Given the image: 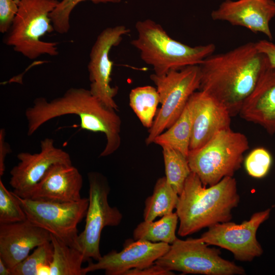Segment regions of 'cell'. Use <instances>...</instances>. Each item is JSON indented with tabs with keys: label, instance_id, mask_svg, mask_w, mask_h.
<instances>
[{
	"label": "cell",
	"instance_id": "cell-1",
	"mask_svg": "<svg viewBox=\"0 0 275 275\" xmlns=\"http://www.w3.org/2000/svg\"><path fill=\"white\" fill-rule=\"evenodd\" d=\"M213 54L199 65V90L212 96L233 117L239 114L243 102L270 65L266 56L252 42Z\"/></svg>",
	"mask_w": 275,
	"mask_h": 275
},
{
	"label": "cell",
	"instance_id": "cell-2",
	"mask_svg": "<svg viewBox=\"0 0 275 275\" xmlns=\"http://www.w3.org/2000/svg\"><path fill=\"white\" fill-rule=\"evenodd\" d=\"M75 115L81 129L105 134L106 143L100 157L113 154L121 145V120L116 110L108 107L94 96L90 90L71 88L59 97L50 101L43 97L36 98L26 109L27 134H33L42 125L54 118Z\"/></svg>",
	"mask_w": 275,
	"mask_h": 275
},
{
	"label": "cell",
	"instance_id": "cell-3",
	"mask_svg": "<svg viewBox=\"0 0 275 275\" xmlns=\"http://www.w3.org/2000/svg\"><path fill=\"white\" fill-rule=\"evenodd\" d=\"M240 202L237 182L226 177L217 183L203 185L199 177L191 172L179 195L176 212L179 226L178 234L186 236L217 223L230 221L232 211Z\"/></svg>",
	"mask_w": 275,
	"mask_h": 275
},
{
	"label": "cell",
	"instance_id": "cell-4",
	"mask_svg": "<svg viewBox=\"0 0 275 275\" xmlns=\"http://www.w3.org/2000/svg\"><path fill=\"white\" fill-rule=\"evenodd\" d=\"M135 28L138 35L131 44L140 51L141 59L158 75L171 70L200 65L216 48L213 43L190 46L177 41L150 19L137 21Z\"/></svg>",
	"mask_w": 275,
	"mask_h": 275
},
{
	"label": "cell",
	"instance_id": "cell-5",
	"mask_svg": "<svg viewBox=\"0 0 275 275\" xmlns=\"http://www.w3.org/2000/svg\"><path fill=\"white\" fill-rule=\"evenodd\" d=\"M58 0H17L18 10L4 42L30 60L41 55L56 56L58 42L41 40L54 31L49 15Z\"/></svg>",
	"mask_w": 275,
	"mask_h": 275
},
{
	"label": "cell",
	"instance_id": "cell-6",
	"mask_svg": "<svg viewBox=\"0 0 275 275\" xmlns=\"http://www.w3.org/2000/svg\"><path fill=\"white\" fill-rule=\"evenodd\" d=\"M249 148L246 136L231 128L217 133L202 147L189 150L187 158L191 172L203 185H214L226 177H233Z\"/></svg>",
	"mask_w": 275,
	"mask_h": 275
},
{
	"label": "cell",
	"instance_id": "cell-7",
	"mask_svg": "<svg viewBox=\"0 0 275 275\" xmlns=\"http://www.w3.org/2000/svg\"><path fill=\"white\" fill-rule=\"evenodd\" d=\"M156 85L161 107L157 112L146 139L147 145L169 128L183 111L192 94L199 90L201 70L199 65L189 66L179 70H171L164 75L150 76Z\"/></svg>",
	"mask_w": 275,
	"mask_h": 275
},
{
	"label": "cell",
	"instance_id": "cell-8",
	"mask_svg": "<svg viewBox=\"0 0 275 275\" xmlns=\"http://www.w3.org/2000/svg\"><path fill=\"white\" fill-rule=\"evenodd\" d=\"M219 249L210 248L200 238H177L155 263L169 271L205 275H243L245 269L223 258Z\"/></svg>",
	"mask_w": 275,
	"mask_h": 275
},
{
	"label": "cell",
	"instance_id": "cell-9",
	"mask_svg": "<svg viewBox=\"0 0 275 275\" xmlns=\"http://www.w3.org/2000/svg\"><path fill=\"white\" fill-rule=\"evenodd\" d=\"M15 195L29 221L78 250L77 225L86 217L89 198L61 202L25 199Z\"/></svg>",
	"mask_w": 275,
	"mask_h": 275
},
{
	"label": "cell",
	"instance_id": "cell-10",
	"mask_svg": "<svg viewBox=\"0 0 275 275\" xmlns=\"http://www.w3.org/2000/svg\"><path fill=\"white\" fill-rule=\"evenodd\" d=\"M88 179L89 205L86 224L77 238L78 250L82 253L85 262L91 259L97 261L102 257L99 245L103 229L118 226L123 217L117 207L109 204L110 187L107 178L102 174L93 171L88 174Z\"/></svg>",
	"mask_w": 275,
	"mask_h": 275
},
{
	"label": "cell",
	"instance_id": "cell-11",
	"mask_svg": "<svg viewBox=\"0 0 275 275\" xmlns=\"http://www.w3.org/2000/svg\"><path fill=\"white\" fill-rule=\"evenodd\" d=\"M270 209L253 213L241 224L230 221L208 227L200 239L209 245H215L231 252L239 261L251 262L260 257L263 249L256 235L260 226L269 217Z\"/></svg>",
	"mask_w": 275,
	"mask_h": 275
},
{
	"label": "cell",
	"instance_id": "cell-12",
	"mask_svg": "<svg viewBox=\"0 0 275 275\" xmlns=\"http://www.w3.org/2000/svg\"><path fill=\"white\" fill-rule=\"evenodd\" d=\"M123 25L108 27L97 36L90 53L88 65L91 93L108 107L118 111L114 97L118 91L117 87H112L111 73L113 62L109 59L112 47L120 44L123 37L130 32Z\"/></svg>",
	"mask_w": 275,
	"mask_h": 275
},
{
	"label": "cell",
	"instance_id": "cell-13",
	"mask_svg": "<svg viewBox=\"0 0 275 275\" xmlns=\"http://www.w3.org/2000/svg\"><path fill=\"white\" fill-rule=\"evenodd\" d=\"M19 162L11 169L9 184L15 195L25 198L54 164H72L68 153L54 146L51 138H46L40 142L39 152L18 153Z\"/></svg>",
	"mask_w": 275,
	"mask_h": 275
},
{
	"label": "cell",
	"instance_id": "cell-14",
	"mask_svg": "<svg viewBox=\"0 0 275 275\" xmlns=\"http://www.w3.org/2000/svg\"><path fill=\"white\" fill-rule=\"evenodd\" d=\"M170 244L142 240H127L122 251L112 250L102 256L96 263L89 261L82 268L83 275L98 270L106 275H124L132 269H142L150 266L169 250Z\"/></svg>",
	"mask_w": 275,
	"mask_h": 275
},
{
	"label": "cell",
	"instance_id": "cell-15",
	"mask_svg": "<svg viewBox=\"0 0 275 275\" xmlns=\"http://www.w3.org/2000/svg\"><path fill=\"white\" fill-rule=\"evenodd\" d=\"M188 101L193 112L189 150L202 147L218 132L230 128L229 111L207 92L197 91Z\"/></svg>",
	"mask_w": 275,
	"mask_h": 275
},
{
	"label": "cell",
	"instance_id": "cell-16",
	"mask_svg": "<svg viewBox=\"0 0 275 275\" xmlns=\"http://www.w3.org/2000/svg\"><path fill=\"white\" fill-rule=\"evenodd\" d=\"M274 16L275 2L273 0H226L211 13L214 20L227 21L254 33H262L270 40L272 35L269 22Z\"/></svg>",
	"mask_w": 275,
	"mask_h": 275
},
{
	"label": "cell",
	"instance_id": "cell-17",
	"mask_svg": "<svg viewBox=\"0 0 275 275\" xmlns=\"http://www.w3.org/2000/svg\"><path fill=\"white\" fill-rule=\"evenodd\" d=\"M51 234L28 219L0 224V258L11 270L24 260L31 251L51 241Z\"/></svg>",
	"mask_w": 275,
	"mask_h": 275
},
{
	"label": "cell",
	"instance_id": "cell-18",
	"mask_svg": "<svg viewBox=\"0 0 275 275\" xmlns=\"http://www.w3.org/2000/svg\"><path fill=\"white\" fill-rule=\"evenodd\" d=\"M83 179L78 169L72 164L53 165L25 199L61 202H75L82 198Z\"/></svg>",
	"mask_w": 275,
	"mask_h": 275
},
{
	"label": "cell",
	"instance_id": "cell-19",
	"mask_svg": "<svg viewBox=\"0 0 275 275\" xmlns=\"http://www.w3.org/2000/svg\"><path fill=\"white\" fill-rule=\"evenodd\" d=\"M239 115L275 133V68L269 67L243 102Z\"/></svg>",
	"mask_w": 275,
	"mask_h": 275
},
{
	"label": "cell",
	"instance_id": "cell-20",
	"mask_svg": "<svg viewBox=\"0 0 275 275\" xmlns=\"http://www.w3.org/2000/svg\"><path fill=\"white\" fill-rule=\"evenodd\" d=\"M193 128V112L188 100L177 120L166 131L156 136L153 143L172 147L187 157Z\"/></svg>",
	"mask_w": 275,
	"mask_h": 275
},
{
	"label": "cell",
	"instance_id": "cell-21",
	"mask_svg": "<svg viewBox=\"0 0 275 275\" xmlns=\"http://www.w3.org/2000/svg\"><path fill=\"white\" fill-rule=\"evenodd\" d=\"M51 238L53 253L48 275H83L81 265L85 259L80 251L52 234Z\"/></svg>",
	"mask_w": 275,
	"mask_h": 275
},
{
	"label": "cell",
	"instance_id": "cell-22",
	"mask_svg": "<svg viewBox=\"0 0 275 275\" xmlns=\"http://www.w3.org/2000/svg\"><path fill=\"white\" fill-rule=\"evenodd\" d=\"M178 221L176 212L164 215L156 221H144L133 230V239L171 244L177 238L176 230Z\"/></svg>",
	"mask_w": 275,
	"mask_h": 275
},
{
	"label": "cell",
	"instance_id": "cell-23",
	"mask_svg": "<svg viewBox=\"0 0 275 275\" xmlns=\"http://www.w3.org/2000/svg\"><path fill=\"white\" fill-rule=\"evenodd\" d=\"M179 195L162 177L158 178L152 194L145 200L143 213L144 221H153L157 217L173 212L176 209Z\"/></svg>",
	"mask_w": 275,
	"mask_h": 275
},
{
	"label": "cell",
	"instance_id": "cell-24",
	"mask_svg": "<svg viewBox=\"0 0 275 275\" xmlns=\"http://www.w3.org/2000/svg\"><path fill=\"white\" fill-rule=\"evenodd\" d=\"M129 99L130 106L142 125L150 128L160 103L156 88L148 85L136 87L130 91Z\"/></svg>",
	"mask_w": 275,
	"mask_h": 275
},
{
	"label": "cell",
	"instance_id": "cell-25",
	"mask_svg": "<svg viewBox=\"0 0 275 275\" xmlns=\"http://www.w3.org/2000/svg\"><path fill=\"white\" fill-rule=\"evenodd\" d=\"M167 182L180 195L191 173L187 157L169 146L161 147Z\"/></svg>",
	"mask_w": 275,
	"mask_h": 275
},
{
	"label": "cell",
	"instance_id": "cell-26",
	"mask_svg": "<svg viewBox=\"0 0 275 275\" xmlns=\"http://www.w3.org/2000/svg\"><path fill=\"white\" fill-rule=\"evenodd\" d=\"M53 253L51 241L38 246L32 254L11 269L12 275H48Z\"/></svg>",
	"mask_w": 275,
	"mask_h": 275
},
{
	"label": "cell",
	"instance_id": "cell-27",
	"mask_svg": "<svg viewBox=\"0 0 275 275\" xmlns=\"http://www.w3.org/2000/svg\"><path fill=\"white\" fill-rule=\"evenodd\" d=\"M26 215L16 196L5 187L0 178V224L23 222Z\"/></svg>",
	"mask_w": 275,
	"mask_h": 275
},
{
	"label": "cell",
	"instance_id": "cell-28",
	"mask_svg": "<svg viewBox=\"0 0 275 275\" xmlns=\"http://www.w3.org/2000/svg\"><path fill=\"white\" fill-rule=\"evenodd\" d=\"M84 1H90L94 4H116L122 0H62L49 15L54 31L61 34L68 33L70 27L69 20L72 11L79 3Z\"/></svg>",
	"mask_w": 275,
	"mask_h": 275
},
{
	"label": "cell",
	"instance_id": "cell-29",
	"mask_svg": "<svg viewBox=\"0 0 275 275\" xmlns=\"http://www.w3.org/2000/svg\"><path fill=\"white\" fill-rule=\"evenodd\" d=\"M272 158L270 153L262 147L253 150L244 160L245 169L248 174L255 178H262L268 173Z\"/></svg>",
	"mask_w": 275,
	"mask_h": 275
},
{
	"label": "cell",
	"instance_id": "cell-30",
	"mask_svg": "<svg viewBox=\"0 0 275 275\" xmlns=\"http://www.w3.org/2000/svg\"><path fill=\"white\" fill-rule=\"evenodd\" d=\"M18 10L17 0H0V32L8 33Z\"/></svg>",
	"mask_w": 275,
	"mask_h": 275
},
{
	"label": "cell",
	"instance_id": "cell-31",
	"mask_svg": "<svg viewBox=\"0 0 275 275\" xmlns=\"http://www.w3.org/2000/svg\"><path fill=\"white\" fill-rule=\"evenodd\" d=\"M173 271H169L154 263L142 269H132L126 272L124 275H171Z\"/></svg>",
	"mask_w": 275,
	"mask_h": 275
},
{
	"label": "cell",
	"instance_id": "cell-32",
	"mask_svg": "<svg viewBox=\"0 0 275 275\" xmlns=\"http://www.w3.org/2000/svg\"><path fill=\"white\" fill-rule=\"evenodd\" d=\"M259 51L267 57L270 67L275 68V44L266 40H261L255 42Z\"/></svg>",
	"mask_w": 275,
	"mask_h": 275
},
{
	"label": "cell",
	"instance_id": "cell-33",
	"mask_svg": "<svg viewBox=\"0 0 275 275\" xmlns=\"http://www.w3.org/2000/svg\"><path fill=\"white\" fill-rule=\"evenodd\" d=\"M6 131L0 129V177L3 176L5 171V160L11 152L10 145L6 141Z\"/></svg>",
	"mask_w": 275,
	"mask_h": 275
},
{
	"label": "cell",
	"instance_id": "cell-34",
	"mask_svg": "<svg viewBox=\"0 0 275 275\" xmlns=\"http://www.w3.org/2000/svg\"><path fill=\"white\" fill-rule=\"evenodd\" d=\"M0 275H12L11 270L0 258Z\"/></svg>",
	"mask_w": 275,
	"mask_h": 275
}]
</instances>
